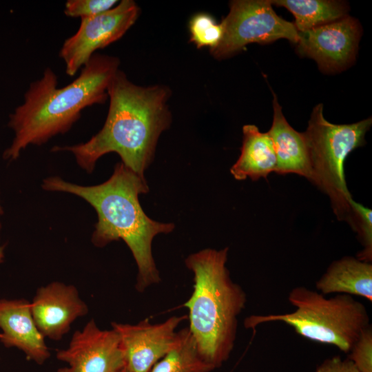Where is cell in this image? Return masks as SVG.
Masks as SVG:
<instances>
[{
  "label": "cell",
  "mask_w": 372,
  "mask_h": 372,
  "mask_svg": "<svg viewBox=\"0 0 372 372\" xmlns=\"http://www.w3.org/2000/svg\"><path fill=\"white\" fill-rule=\"evenodd\" d=\"M110 106L102 129L89 141L52 151L71 152L77 164L92 173L103 155L115 152L123 165L144 177L161 134L171 123L169 90L164 85L142 87L118 70L107 87Z\"/></svg>",
  "instance_id": "cell-1"
},
{
  "label": "cell",
  "mask_w": 372,
  "mask_h": 372,
  "mask_svg": "<svg viewBox=\"0 0 372 372\" xmlns=\"http://www.w3.org/2000/svg\"><path fill=\"white\" fill-rule=\"evenodd\" d=\"M41 187L47 191L76 195L94 207L98 221L92 242L98 247L119 240L126 243L138 267V291L161 281L152 256V241L159 234L172 232L175 225L154 220L144 212L138 199L140 194L149 192L144 177L121 162L115 165L111 177L100 185H79L51 176L43 180Z\"/></svg>",
  "instance_id": "cell-2"
},
{
  "label": "cell",
  "mask_w": 372,
  "mask_h": 372,
  "mask_svg": "<svg viewBox=\"0 0 372 372\" xmlns=\"http://www.w3.org/2000/svg\"><path fill=\"white\" fill-rule=\"evenodd\" d=\"M117 57L95 53L81 69L79 76L57 88V76L50 68L32 82L23 102L9 116L8 125L14 132L3 158L16 160L29 145H41L64 134L80 118L87 107L104 103L107 87L119 70Z\"/></svg>",
  "instance_id": "cell-3"
},
{
  "label": "cell",
  "mask_w": 372,
  "mask_h": 372,
  "mask_svg": "<svg viewBox=\"0 0 372 372\" xmlns=\"http://www.w3.org/2000/svg\"><path fill=\"white\" fill-rule=\"evenodd\" d=\"M228 247L190 254L186 267L194 273L193 291L183 304L188 329L203 358L214 369L227 361L234 347L238 316L247 295L226 267Z\"/></svg>",
  "instance_id": "cell-4"
},
{
  "label": "cell",
  "mask_w": 372,
  "mask_h": 372,
  "mask_svg": "<svg viewBox=\"0 0 372 372\" xmlns=\"http://www.w3.org/2000/svg\"><path fill=\"white\" fill-rule=\"evenodd\" d=\"M288 300L295 307L292 312L252 315L246 318L245 326L255 329L264 323L283 322L304 338L333 345L348 354L362 331L371 325L366 307L352 296L327 298L318 291L297 286L290 291Z\"/></svg>",
  "instance_id": "cell-5"
},
{
  "label": "cell",
  "mask_w": 372,
  "mask_h": 372,
  "mask_svg": "<svg viewBox=\"0 0 372 372\" xmlns=\"http://www.w3.org/2000/svg\"><path fill=\"white\" fill-rule=\"evenodd\" d=\"M371 123L369 118L352 124H333L324 118L322 104H318L304 132L311 166L309 180L329 196L337 218L351 226L353 198L347 187L344 163L350 152L364 145Z\"/></svg>",
  "instance_id": "cell-6"
},
{
  "label": "cell",
  "mask_w": 372,
  "mask_h": 372,
  "mask_svg": "<svg viewBox=\"0 0 372 372\" xmlns=\"http://www.w3.org/2000/svg\"><path fill=\"white\" fill-rule=\"evenodd\" d=\"M271 1L236 0L222 21L223 38L210 50L216 59H223L240 51L251 43H267L287 39L297 43L298 31L293 23L280 17L273 10Z\"/></svg>",
  "instance_id": "cell-7"
},
{
  "label": "cell",
  "mask_w": 372,
  "mask_h": 372,
  "mask_svg": "<svg viewBox=\"0 0 372 372\" xmlns=\"http://www.w3.org/2000/svg\"><path fill=\"white\" fill-rule=\"evenodd\" d=\"M140 9L132 0H123L112 9L81 19L77 31L63 42L59 56L65 72L74 76L95 54L120 39L138 17Z\"/></svg>",
  "instance_id": "cell-8"
},
{
  "label": "cell",
  "mask_w": 372,
  "mask_h": 372,
  "mask_svg": "<svg viewBox=\"0 0 372 372\" xmlns=\"http://www.w3.org/2000/svg\"><path fill=\"white\" fill-rule=\"evenodd\" d=\"M56 357L68 364L57 372H120L125 366L118 333L101 329L93 319L74 333L67 349L56 350Z\"/></svg>",
  "instance_id": "cell-9"
},
{
  "label": "cell",
  "mask_w": 372,
  "mask_h": 372,
  "mask_svg": "<svg viewBox=\"0 0 372 372\" xmlns=\"http://www.w3.org/2000/svg\"><path fill=\"white\" fill-rule=\"evenodd\" d=\"M187 318L172 316L152 324L148 319L136 324L112 322L118 335L125 367L130 372H149L152 366L174 346L178 324Z\"/></svg>",
  "instance_id": "cell-10"
},
{
  "label": "cell",
  "mask_w": 372,
  "mask_h": 372,
  "mask_svg": "<svg viewBox=\"0 0 372 372\" xmlns=\"http://www.w3.org/2000/svg\"><path fill=\"white\" fill-rule=\"evenodd\" d=\"M360 37L358 22L349 16L298 32V51L318 63L320 70H342L355 58Z\"/></svg>",
  "instance_id": "cell-11"
},
{
  "label": "cell",
  "mask_w": 372,
  "mask_h": 372,
  "mask_svg": "<svg viewBox=\"0 0 372 372\" xmlns=\"http://www.w3.org/2000/svg\"><path fill=\"white\" fill-rule=\"evenodd\" d=\"M30 303L39 331L44 338L55 341L70 330L76 319L88 312L76 287L57 281L39 287Z\"/></svg>",
  "instance_id": "cell-12"
},
{
  "label": "cell",
  "mask_w": 372,
  "mask_h": 372,
  "mask_svg": "<svg viewBox=\"0 0 372 372\" xmlns=\"http://www.w3.org/2000/svg\"><path fill=\"white\" fill-rule=\"evenodd\" d=\"M0 341L8 348L16 347L26 358L43 364L50 356L45 338L39 331L31 311V303L25 299L0 300Z\"/></svg>",
  "instance_id": "cell-13"
},
{
  "label": "cell",
  "mask_w": 372,
  "mask_h": 372,
  "mask_svg": "<svg viewBox=\"0 0 372 372\" xmlns=\"http://www.w3.org/2000/svg\"><path fill=\"white\" fill-rule=\"evenodd\" d=\"M273 95V117L268 134L276 157L275 172L281 175L296 174L309 180L311 166L304 133L297 132L288 123Z\"/></svg>",
  "instance_id": "cell-14"
},
{
  "label": "cell",
  "mask_w": 372,
  "mask_h": 372,
  "mask_svg": "<svg viewBox=\"0 0 372 372\" xmlns=\"http://www.w3.org/2000/svg\"><path fill=\"white\" fill-rule=\"evenodd\" d=\"M323 295L331 293L361 296L372 302V264L346 256L333 262L316 281Z\"/></svg>",
  "instance_id": "cell-15"
},
{
  "label": "cell",
  "mask_w": 372,
  "mask_h": 372,
  "mask_svg": "<svg viewBox=\"0 0 372 372\" xmlns=\"http://www.w3.org/2000/svg\"><path fill=\"white\" fill-rule=\"evenodd\" d=\"M242 134L240 155L230 169L231 175L238 180L247 177L252 180L267 178L275 172L276 166V157L268 132H260L254 125H245Z\"/></svg>",
  "instance_id": "cell-16"
},
{
  "label": "cell",
  "mask_w": 372,
  "mask_h": 372,
  "mask_svg": "<svg viewBox=\"0 0 372 372\" xmlns=\"http://www.w3.org/2000/svg\"><path fill=\"white\" fill-rule=\"evenodd\" d=\"M271 3L290 11L298 32L308 30L347 16L346 3L330 0H276Z\"/></svg>",
  "instance_id": "cell-17"
},
{
  "label": "cell",
  "mask_w": 372,
  "mask_h": 372,
  "mask_svg": "<svg viewBox=\"0 0 372 372\" xmlns=\"http://www.w3.org/2000/svg\"><path fill=\"white\" fill-rule=\"evenodd\" d=\"M214 367L200 354L188 327L177 331L173 347L149 372H210Z\"/></svg>",
  "instance_id": "cell-18"
},
{
  "label": "cell",
  "mask_w": 372,
  "mask_h": 372,
  "mask_svg": "<svg viewBox=\"0 0 372 372\" xmlns=\"http://www.w3.org/2000/svg\"><path fill=\"white\" fill-rule=\"evenodd\" d=\"M190 41L198 48H216L223 35V28L206 13H198L192 17L189 23Z\"/></svg>",
  "instance_id": "cell-19"
},
{
  "label": "cell",
  "mask_w": 372,
  "mask_h": 372,
  "mask_svg": "<svg viewBox=\"0 0 372 372\" xmlns=\"http://www.w3.org/2000/svg\"><path fill=\"white\" fill-rule=\"evenodd\" d=\"M351 207L353 211V223L352 228L358 234V238L363 245V249L358 254L359 260L371 262L372 260V224L371 210L351 200Z\"/></svg>",
  "instance_id": "cell-20"
},
{
  "label": "cell",
  "mask_w": 372,
  "mask_h": 372,
  "mask_svg": "<svg viewBox=\"0 0 372 372\" xmlns=\"http://www.w3.org/2000/svg\"><path fill=\"white\" fill-rule=\"evenodd\" d=\"M348 355L359 372H372L371 325L362 331Z\"/></svg>",
  "instance_id": "cell-21"
},
{
  "label": "cell",
  "mask_w": 372,
  "mask_h": 372,
  "mask_svg": "<svg viewBox=\"0 0 372 372\" xmlns=\"http://www.w3.org/2000/svg\"><path fill=\"white\" fill-rule=\"evenodd\" d=\"M116 0H68L64 13L70 17H90L106 12L115 6Z\"/></svg>",
  "instance_id": "cell-22"
},
{
  "label": "cell",
  "mask_w": 372,
  "mask_h": 372,
  "mask_svg": "<svg viewBox=\"0 0 372 372\" xmlns=\"http://www.w3.org/2000/svg\"><path fill=\"white\" fill-rule=\"evenodd\" d=\"M315 372H359L353 363L348 358L342 359L335 355L325 359Z\"/></svg>",
  "instance_id": "cell-23"
},
{
  "label": "cell",
  "mask_w": 372,
  "mask_h": 372,
  "mask_svg": "<svg viewBox=\"0 0 372 372\" xmlns=\"http://www.w3.org/2000/svg\"><path fill=\"white\" fill-rule=\"evenodd\" d=\"M1 223H0V229H1ZM3 249L4 247L0 245V263L3 262L4 258V253H3Z\"/></svg>",
  "instance_id": "cell-24"
},
{
  "label": "cell",
  "mask_w": 372,
  "mask_h": 372,
  "mask_svg": "<svg viewBox=\"0 0 372 372\" xmlns=\"http://www.w3.org/2000/svg\"><path fill=\"white\" fill-rule=\"evenodd\" d=\"M120 372H130L128 371L125 366L123 368V369Z\"/></svg>",
  "instance_id": "cell-25"
},
{
  "label": "cell",
  "mask_w": 372,
  "mask_h": 372,
  "mask_svg": "<svg viewBox=\"0 0 372 372\" xmlns=\"http://www.w3.org/2000/svg\"><path fill=\"white\" fill-rule=\"evenodd\" d=\"M3 211L2 207H1V205H0V216H1V214H3Z\"/></svg>",
  "instance_id": "cell-26"
},
{
  "label": "cell",
  "mask_w": 372,
  "mask_h": 372,
  "mask_svg": "<svg viewBox=\"0 0 372 372\" xmlns=\"http://www.w3.org/2000/svg\"><path fill=\"white\" fill-rule=\"evenodd\" d=\"M1 338V333H0V338Z\"/></svg>",
  "instance_id": "cell-27"
}]
</instances>
